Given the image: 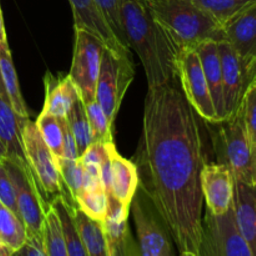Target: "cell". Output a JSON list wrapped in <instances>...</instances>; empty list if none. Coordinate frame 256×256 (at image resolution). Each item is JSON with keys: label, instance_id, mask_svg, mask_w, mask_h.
<instances>
[{"label": "cell", "instance_id": "cell-36", "mask_svg": "<svg viewBox=\"0 0 256 256\" xmlns=\"http://www.w3.org/2000/svg\"><path fill=\"white\" fill-rule=\"evenodd\" d=\"M62 158L78 160L80 158L78 145L66 119H62Z\"/></svg>", "mask_w": 256, "mask_h": 256}, {"label": "cell", "instance_id": "cell-34", "mask_svg": "<svg viewBox=\"0 0 256 256\" xmlns=\"http://www.w3.org/2000/svg\"><path fill=\"white\" fill-rule=\"evenodd\" d=\"M240 108L250 142L256 150V80L250 82L245 89Z\"/></svg>", "mask_w": 256, "mask_h": 256}, {"label": "cell", "instance_id": "cell-27", "mask_svg": "<svg viewBox=\"0 0 256 256\" xmlns=\"http://www.w3.org/2000/svg\"><path fill=\"white\" fill-rule=\"evenodd\" d=\"M66 120L75 138V142H76L78 152L82 156L85 150L92 144V128H90L86 110H85V104L82 99H78L75 102Z\"/></svg>", "mask_w": 256, "mask_h": 256}, {"label": "cell", "instance_id": "cell-4", "mask_svg": "<svg viewBox=\"0 0 256 256\" xmlns=\"http://www.w3.org/2000/svg\"><path fill=\"white\" fill-rule=\"evenodd\" d=\"M212 124L219 164L229 168L235 180L256 185V150L250 142L242 108L228 119Z\"/></svg>", "mask_w": 256, "mask_h": 256}, {"label": "cell", "instance_id": "cell-13", "mask_svg": "<svg viewBox=\"0 0 256 256\" xmlns=\"http://www.w3.org/2000/svg\"><path fill=\"white\" fill-rule=\"evenodd\" d=\"M220 62H222V88H224L226 119L234 115L242 104V95L246 89L245 82V62L236 50L226 42H218Z\"/></svg>", "mask_w": 256, "mask_h": 256}, {"label": "cell", "instance_id": "cell-24", "mask_svg": "<svg viewBox=\"0 0 256 256\" xmlns=\"http://www.w3.org/2000/svg\"><path fill=\"white\" fill-rule=\"evenodd\" d=\"M42 242H44V249L48 256H69L62 222L52 205H50L45 214L44 226H42Z\"/></svg>", "mask_w": 256, "mask_h": 256}, {"label": "cell", "instance_id": "cell-11", "mask_svg": "<svg viewBox=\"0 0 256 256\" xmlns=\"http://www.w3.org/2000/svg\"><path fill=\"white\" fill-rule=\"evenodd\" d=\"M176 76L185 98L198 115L206 122H218L212 94L195 49L180 52L176 62Z\"/></svg>", "mask_w": 256, "mask_h": 256}, {"label": "cell", "instance_id": "cell-21", "mask_svg": "<svg viewBox=\"0 0 256 256\" xmlns=\"http://www.w3.org/2000/svg\"><path fill=\"white\" fill-rule=\"evenodd\" d=\"M0 74H2V84H4L8 99H9L14 112H16L20 119L29 120L30 114L28 112L24 98H22V90H20L16 70H15L14 62H12V52H10L8 42H0Z\"/></svg>", "mask_w": 256, "mask_h": 256}, {"label": "cell", "instance_id": "cell-22", "mask_svg": "<svg viewBox=\"0 0 256 256\" xmlns=\"http://www.w3.org/2000/svg\"><path fill=\"white\" fill-rule=\"evenodd\" d=\"M74 222L88 255L110 256L109 242L102 222L90 219L78 208L74 210Z\"/></svg>", "mask_w": 256, "mask_h": 256}, {"label": "cell", "instance_id": "cell-37", "mask_svg": "<svg viewBox=\"0 0 256 256\" xmlns=\"http://www.w3.org/2000/svg\"><path fill=\"white\" fill-rule=\"evenodd\" d=\"M12 256H48L44 249L42 238H28L26 242Z\"/></svg>", "mask_w": 256, "mask_h": 256}, {"label": "cell", "instance_id": "cell-8", "mask_svg": "<svg viewBox=\"0 0 256 256\" xmlns=\"http://www.w3.org/2000/svg\"><path fill=\"white\" fill-rule=\"evenodd\" d=\"M5 168L12 179L20 219L26 228L28 238H42L45 214L50 205L45 202L26 162L5 158Z\"/></svg>", "mask_w": 256, "mask_h": 256}, {"label": "cell", "instance_id": "cell-19", "mask_svg": "<svg viewBox=\"0 0 256 256\" xmlns=\"http://www.w3.org/2000/svg\"><path fill=\"white\" fill-rule=\"evenodd\" d=\"M44 84L45 102L42 112L60 119H66L75 102L82 99L75 82L70 75L56 78L52 72H46Z\"/></svg>", "mask_w": 256, "mask_h": 256}, {"label": "cell", "instance_id": "cell-12", "mask_svg": "<svg viewBox=\"0 0 256 256\" xmlns=\"http://www.w3.org/2000/svg\"><path fill=\"white\" fill-rule=\"evenodd\" d=\"M202 198L208 210L214 215H222L232 206L234 176L222 164H205L200 172Z\"/></svg>", "mask_w": 256, "mask_h": 256}, {"label": "cell", "instance_id": "cell-10", "mask_svg": "<svg viewBox=\"0 0 256 256\" xmlns=\"http://www.w3.org/2000/svg\"><path fill=\"white\" fill-rule=\"evenodd\" d=\"M104 44L90 32L75 29V45L70 78L79 89L84 104L96 100V85Z\"/></svg>", "mask_w": 256, "mask_h": 256}, {"label": "cell", "instance_id": "cell-26", "mask_svg": "<svg viewBox=\"0 0 256 256\" xmlns=\"http://www.w3.org/2000/svg\"><path fill=\"white\" fill-rule=\"evenodd\" d=\"M129 212L130 208L124 206L112 195H109V208H108V214L102 225H104L108 242L110 244L122 242L126 235L128 230L130 229L129 222H128Z\"/></svg>", "mask_w": 256, "mask_h": 256}, {"label": "cell", "instance_id": "cell-39", "mask_svg": "<svg viewBox=\"0 0 256 256\" xmlns=\"http://www.w3.org/2000/svg\"><path fill=\"white\" fill-rule=\"evenodd\" d=\"M256 80V58L252 59L249 64L245 68V82H246V86L252 82Z\"/></svg>", "mask_w": 256, "mask_h": 256}, {"label": "cell", "instance_id": "cell-32", "mask_svg": "<svg viewBox=\"0 0 256 256\" xmlns=\"http://www.w3.org/2000/svg\"><path fill=\"white\" fill-rule=\"evenodd\" d=\"M56 162L62 182L66 186L68 192L72 196V199L75 202L82 188L84 165L80 162V159L70 160L62 156L56 158ZM75 204H76V202H75Z\"/></svg>", "mask_w": 256, "mask_h": 256}, {"label": "cell", "instance_id": "cell-6", "mask_svg": "<svg viewBox=\"0 0 256 256\" xmlns=\"http://www.w3.org/2000/svg\"><path fill=\"white\" fill-rule=\"evenodd\" d=\"M134 76L135 68L132 55L118 54L104 48L96 85V102L112 126Z\"/></svg>", "mask_w": 256, "mask_h": 256}, {"label": "cell", "instance_id": "cell-23", "mask_svg": "<svg viewBox=\"0 0 256 256\" xmlns=\"http://www.w3.org/2000/svg\"><path fill=\"white\" fill-rule=\"evenodd\" d=\"M54 209L56 210L58 215L60 218L62 226V232H64L65 242H66L68 255L69 256H89L84 245H82V239L79 236L76 226L74 222V210L75 206L68 204L66 200L62 196H58L54 202H52Z\"/></svg>", "mask_w": 256, "mask_h": 256}, {"label": "cell", "instance_id": "cell-31", "mask_svg": "<svg viewBox=\"0 0 256 256\" xmlns=\"http://www.w3.org/2000/svg\"><path fill=\"white\" fill-rule=\"evenodd\" d=\"M88 119H89L90 128L92 132V142L98 144H109L114 142L112 136V125L108 120L104 110L99 105L96 100L85 104Z\"/></svg>", "mask_w": 256, "mask_h": 256}, {"label": "cell", "instance_id": "cell-18", "mask_svg": "<svg viewBox=\"0 0 256 256\" xmlns=\"http://www.w3.org/2000/svg\"><path fill=\"white\" fill-rule=\"evenodd\" d=\"M112 162V194L124 206L130 208L140 184L138 165L118 152L114 142L106 144Z\"/></svg>", "mask_w": 256, "mask_h": 256}, {"label": "cell", "instance_id": "cell-25", "mask_svg": "<svg viewBox=\"0 0 256 256\" xmlns=\"http://www.w3.org/2000/svg\"><path fill=\"white\" fill-rule=\"evenodd\" d=\"M0 240L18 252L28 240L26 228L16 214L0 202Z\"/></svg>", "mask_w": 256, "mask_h": 256}, {"label": "cell", "instance_id": "cell-5", "mask_svg": "<svg viewBox=\"0 0 256 256\" xmlns=\"http://www.w3.org/2000/svg\"><path fill=\"white\" fill-rule=\"evenodd\" d=\"M22 140L25 159L48 205H52L58 196H62L68 204L78 208L60 176L56 156L42 140L36 124L30 119L22 125Z\"/></svg>", "mask_w": 256, "mask_h": 256}, {"label": "cell", "instance_id": "cell-14", "mask_svg": "<svg viewBox=\"0 0 256 256\" xmlns=\"http://www.w3.org/2000/svg\"><path fill=\"white\" fill-rule=\"evenodd\" d=\"M74 15L75 29H82L96 36L105 48L118 54L132 55L130 49L125 48L106 20L100 12L95 0H69Z\"/></svg>", "mask_w": 256, "mask_h": 256}, {"label": "cell", "instance_id": "cell-16", "mask_svg": "<svg viewBox=\"0 0 256 256\" xmlns=\"http://www.w3.org/2000/svg\"><path fill=\"white\" fill-rule=\"evenodd\" d=\"M195 52L199 55L200 62H202V72H204L205 79H206L208 86L212 94V104L216 112L218 122H222L226 119V109H225L222 62H220L218 42L205 40L195 48Z\"/></svg>", "mask_w": 256, "mask_h": 256}, {"label": "cell", "instance_id": "cell-41", "mask_svg": "<svg viewBox=\"0 0 256 256\" xmlns=\"http://www.w3.org/2000/svg\"><path fill=\"white\" fill-rule=\"evenodd\" d=\"M6 32H5V25H4V18H2V6H0V42H6Z\"/></svg>", "mask_w": 256, "mask_h": 256}, {"label": "cell", "instance_id": "cell-29", "mask_svg": "<svg viewBox=\"0 0 256 256\" xmlns=\"http://www.w3.org/2000/svg\"><path fill=\"white\" fill-rule=\"evenodd\" d=\"M78 209L82 210L85 215L95 222H104L109 208V195L104 188L82 192L76 198Z\"/></svg>", "mask_w": 256, "mask_h": 256}, {"label": "cell", "instance_id": "cell-7", "mask_svg": "<svg viewBox=\"0 0 256 256\" xmlns=\"http://www.w3.org/2000/svg\"><path fill=\"white\" fill-rule=\"evenodd\" d=\"M130 209L140 256H175L174 240L146 190L139 184Z\"/></svg>", "mask_w": 256, "mask_h": 256}, {"label": "cell", "instance_id": "cell-42", "mask_svg": "<svg viewBox=\"0 0 256 256\" xmlns=\"http://www.w3.org/2000/svg\"><path fill=\"white\" fill-rule=\"evenodd\" d=\"M14 252V250L10 249L6 244H4V242L0 240V256H12Z\"/></svg>", "mask_w": 256, "mask_h": 256}, {"label": "cell", "instance_id": "cell-33", "mask_svg": "<svg viewBox=\"0 0 256 256\" xmlns=\"http://www.w3.org/2000/svg\"><path fill=\"white\" fill-rule=\"evenodd\" d=\"M100 12L102 14L104 19L112 28L114 34L119 39V42L125 48L130 49L129 42H128L126 35H125L124 26H122V0H95Z\"/></svg>", "mask_w": 256, "mask_h": 256}, {"label": "cell", "instance_id": "cell-44", "mask_svg": "<svg viewBox=\"0 0 256 256\" xmlns=\"http://www.w3.org/2000/svg\"><path fill=\"white\" fill-rule=\"evenodd\" d=\"M0 95H2V98H6L8 99V95H6V92H5V88H4V84H2V74H0ZM9 100V99H8Z\"/></svg>", "mask_w": 256, "mask_h": 256}, {"label": "cell", "instance_id": "cell-15", "mask_svg": "<svg viewBox=\"0 0 256 256\" xmlns=\"http://www.w3.org/2000/svg\"><path fill=\"white\" fill-rule=\"evenodd\" d=\"M225 40L236 50L245 68L256 58V0L222 26Z\"/></svg>", "mask_w": 256, "mask_h": 256}, {"label": "cell", "instance_id": "cell-40", "mask_svg": "<svg viewBox=\"0 0 256 256\" xmlns=\"http://www.w3.org/2000/svg\"><path fill=\"white\" fill-rule=\"evenodd\" d=\"M125 239V238H124ZM124 239L119 242H112L110 244V256H125V249H124Z\"/></svg>", "mask_w": 256, "mask_h": 256}, {"label": "cell", "instance_id": "cell-1", "mask_svg": "<svg viewBox=\"0 0 256 256\" xmlns=\"http://www.w3.org/2000/svg\"><path fill=\"white\" fill-rule=\"evenodd\" d=\"M200 119L178 79L149 89L139 152L140 185L146 190L180 252H199L206 164Z\"/></svg>", "mask_w": 256, "mask_h": 256}, {"label": "cell", "instance_id": "cell-17", "mask_svg": "<svg viewBox=\"0 0 256 256\" xmlns=\"http://www.w3.org/2000/svg\"><path fill=\"white\" fill-rule=\"evenodd\" d=\"M232 210L240 234L256 256V185L234 179Z\"/></svg>", "mask_w": 256, "mask_h": 256}, {"label": "cell", "instance_id": "cell-20", "mask_svg": "<svg viewBox=\"0 0 256 256\" xmlns=\"http://www.w3.org/2000/svg\"><path fill=\"white\" fill-rule=\"evenodd\" d=\"M25 122L18 116L9 100L0 95V140L6 148L10 159L26 162L22 140V128Z\"/></svg>", "mask_w": 256, "mask_h": 256}, {"label": "cell", "instance_id": "cell-30", "mask_svg": "<svg viewBox=\"0 0 256 256\" xmlns=\"http://www.w3.org/2000/svg\"><path fill=\"white\" fill-rule=\"evenodd\" d=\"M35 124L52 154L56 158L62 156V119L42 112Z\"/></svg>", "mask_w": 256, "mask_h": 256}, {"label": "cell", "instance_id": "cell-2", "mask_svg": "<svg viewBox=\"0 0 256 256\" xmlns=\"http://www.w3.org/2000/svg\"><path fill=\"white\" fill-rule=\"evenodd\" d=\"M122 16L129 48L144 66L149 89L178 79L176 62L182 50L155 19L146 0H122Z\"/></svg>", "mask_w": 256, "mask_h": 256}, {"label": "cell", "instance_id": "cell-38", "mask_svg": "<svg viewBox=\"0 0 256 256\" xmlns=\"http://www.w3.org/2000/svg\"><path fill=\"white\" fill-rule=\"evenodd\" d=\"M124 249H125V256H140L139 248H138V242H136V240L132 238L130 229L128 230L126 235H125Z\"/></svg>", "mask_w": 256, "mask_h": 256}, {"label": "cell", "instance_id": "cell-45", "mask_svg": "<svg viewBox=\"0 0 256 256\" xmlns=\"http://www.w3.org/2000/svg\"><path fill=\"white\" fill-rule=\"evenodd\" d=\"M180 256H199V255L192 252H180Z\"/></svg>", "mask_w": 256, "mask_h": 256}, {"label": "cell", "instance_id": "cell-43", "mask_svg": "<svg viewBox=\"0 0 256 256\" xmlns=\"http://www.w3.org/2000/svg\"><path fill=\"white\" fill-rule=\"evenodd\" d=\"M5 158H8V150L5 145L2 144V140H0V160H4Z\"/></svg>", "mask_w": 256, "mask_h": 256}, {"label": "cell", "instance_id": "cell-3", "mask_svg": "<svg viewBox=\"0 0 256 256\" xmlns=\"http://www.w3.org/2000/svg\"><path fill=\"white\" fill-rule=\"evenodd\" d=\"M155 19L180 50L195 49L205 40H225L222 25L192 0H146Z\"/></svg>", "mask_w": 256, "mask_h": 256}, {"label": "cell", "instance_id": "cell-9", "mask_svg": "<svg viewBox=\"0 0 256 256\" xmlns=\"http://www.w3.org/2000/svg\"><path fill=\"white\" fill-rule=\"evenodd\" d=\"M199 256H254L236 226L232 206L222 215L206 210L202 218Z\"/></svg>", "mask_w": 256, "mask_h": 256}, {"label": "cell", "instance_id": "cell-35", "mask_svg": "<svg viewBox=\"0 0 256 256\" xmlns=\"http://www.w3.org/2000/svg\"><path fill=\"white\" fill-rule=\"evenodd\" d=\"M0 202L19 216L14 186L2 160H0Z\"/></svg>", "mask_w": 256, "mask_h": 256}, {"label": "cell", "instance_id": "cell-28", "mask_svg": "<svg viewBox=\"0 0 256 256\" xmlns=\"http://www.w3.org/2000/svg\"><path fill=\"white\" fill-rule=\"evenodd\" d=\"M198 6L224 26L255 0H192Z\"/></svg>", "mask_w": 256, "mask_h": 256}]
</instances>
